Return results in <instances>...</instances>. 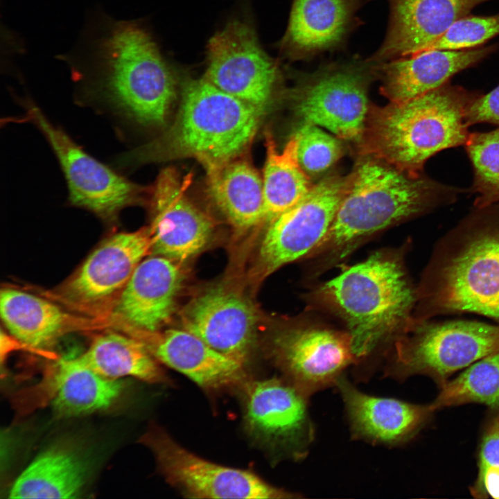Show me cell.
<instances>
[{
  "label": "cell",
  "instance_id": "35",
  "mask_svg": "<svg viewBox=\"0 0 499 499\" xmlns=\"http://www.w3.org/2000/svg\"><path fill=\"white\" fill-rule=\"evenodd\" d=\"M469 125L488 123L499 125V85L487 94H478L466 112Z\"/></svg>",
  "mask_w": 499,
  "mask_h": 499
},
{
  "label": "cell",
  "instance_id": "12",
  "mask_svg": "<svg viewBox=\"0 0 499 499\" xmlns=\"http://www.w3.org/2000/svg\"><path fill=\"white\" fill-rule=\"evenodd\" d=\"M367 83L365 67L325 66L297 88L295 111L304 122L324 127L339 139H360L367 121Z\"/></svg>",
  "mask_w": 499,
  "mask_h": 499
},
{
  "label": "cell",
  "instance_id": "2",
  "mask_svg": "<svg viewBox=\"0 0 499 499\" xmlns=\"http://www.w3.org/2000/svg\"><path fill=\"white\" fill-rule=\"evenodd\" d=\"M460 189L413 175L371 156L348 177L324 239L310 254L343 258L371 234L456 200ZM309 254V255H310Z\"/></svg>",
  "mask_w": 499,
  "mask_h": 499
},
{
  "label": "cell",
  "instance_id": "17",
  "mask_svg": "<svg viewBox=\"0 0 499 499\" xmlns=\"http://www.w3.org/2000/svg\"><path fill=\"white\" fill-rule=\"evenodd\" d=\"M184 329L244 365L255 343L257 314L251 302L225 287L207 290L182 310Z\"/></svg>",
  "mask_w": 499,
  "mask_h": 499
},
{
  "label": "cell",
  "instance_id": "26",
  "mask_svg": "<svg viewBox=\"0 0 499 499\" xmlns=\"http://www.w3.org/2000/svg\"><path fill=\"white\" fill-rule=\"evenodd\" d=\"M88 477V464L71 446L57 444L40 453L19 475L12 498L77 497Z\"/></svg>",
  "mask_w": 499,
  "mask_h": 499
},
{
  "label": "cell",
  "instance_id": "31",
  "mask_svg": "<svg viewBox=\"0 0 499 499\" xmlns=\"http://www.w3.org/2000/svg\"><path fill=\"white\" fill-rule=\"evenodd\" d=\"M464 145L474 173L475 207L499 204V128L469 134Z\"/></svg>",
  "mask_w": 499,
  "mask_h": 499
},
{
  "label": "cell",
  "instance_id": "28",
  "mask_svg": "<svg viewBox=\"0 0 499 499\" xmlns=\"http://www.w3.org/2000/svg\"><path fill=\"white\" fill-rule=\"evenodd\" d=\"M266 160L263 173L264 220L271 223L297 204L313 185L298 160V139L294 134L281 152L270 134L266 137Z\"/></svg>",
  "mask_w": 499,
  "mask_h": 499
},
{
  "label": "cell",
  "instance_id": "3",
  "mask_svg": "<svg viewBox=\"0 0 499 499\" xmlns=\"http://www.w3.org/2000/svg\"><path fill=\"white\" fill-rule=\"evenodd\" d=\"M318 296L344 321L354 367H359L393 338L404 335L415 322L412 312L417 289L398 254H372L324 283Z\"/></svg>",
  "mask_w": 499,
  "mask_h": 499
},
{
  "label": "cell",
  "instance_id": "23",
  "mask_svg": "<svg viewBox=\"0 0 499 499\" xmlns=\"http://www.w3.org/2000/svg\"><path fill=\"white\" fill-rule=\"evenodd\" d=\"M362 0H294L283 47L295 59L342 42Z\"/></svg>",
  "mask_w": 499,
  "mask_h": 499
},
{
  "label": "cell",
  "instance_id": "14",
  "mask_svg": "<svg viewBox=\"0 0 499 499\" xmlns=\"http://www.w3.org/2000/svg\"><path fill=\"white\" fill-rule=\"evenodd\" d=\"M151 254L146 229L116 234L85 260L62 288L65 301L84 310L113 307L139 263Z\"/></svg>",
  "mask_w": 499,
  "mask_h": 499
},
{
  "label": "cell",
  "instance_id": "34",
  "mask_svg": "<svg viewBox=\"0 0 499 499\" xmlns=\"http://www.w3.org/2000/svg\"><path fill=\"white\" fill-rule=\"evenodd\" d=\"M495 465H499V409H496L487 423L481 439L478 455V475L471 488L473 497L487 498L484 478L487 469Z\"/></svg>",
  "mask_w": 499,
  "mask_h": 499
},
{
  "label": "cell",
  "instance_id": "8",
  "mask_svg": "<svg viewBox=\"0 0 499 499\" xmlns=\"http://www.w3.org/2000/svg\"><path fill=\"white\" fill-rule=\"evenodd\" d=\"M155 457L161 474L171 485L190 498L290 499L299 493L278 488L245 470L202 458L177 444L157 426L141 438Z\"/></svg>",
  "mask_w": 499,
  "mask_h": 499
},
{
  "label": "cell",
  "instance_id": "22",
  "mask_svg": "<svg viewBox=\"0 0 499 499\" xmlns=\"http://www.w3.org/2000/svg\"><path fill=\"white\" fill-rule=\"evenodd\" d=\"M148 338L143 342L156 359L204 389L233 386L243 379L244 365L185 329H168Z\"/></svg>",
  "mask_w": 499,
  "mask_h": 499
},
{
  "label": "cell",
  "instance_id": "25",
  "mask_svg": "<svg viewBox=\"0 0 499 499\" xmlns=\"http://www.w3.org/2000/svg\"><path fill=\"white\" fill-rule=\"evenodd\" d=\"M0 311L10 335L36 349L51 346L60 337L85 323L51 301L13 288L1 290Z\"/></svg>",
  "mask_w": 499,
  "mask_h": 499
},
{
  "label": "cell",
  "instance_id": "5",
  "mask_svg": "<svg viewBox=\"0 0 499 499\" xmlns=\"http://www.w3.org/2000/svg\"><path fill=\"white\" fill-rule=\"evenodd\" d=\"M89 89L124 120L165 123L175 80L150 34L138 23L110 21L95 42Z\"/></svg>",
  "mask_w": 499,
  "mask_h": 499
},
{
  "label": "cell",
  "instance_id": "16",
  "mask_svg": "<svg viewBox=\"0 0 499 499\" xmlns=\"http://www.w3.org/2000/svg\"><path fill=\"white\" fill-rule=\"evenodd\" d=\"M190 177L173 168L161 171L152 189L153 220L151 254L183 261L198 254L209 242L211 219L189 198Z\"/></svg>",
  "mask_w": 499,
  "mask_h": 499
},
{
  "label": "cell",
  "instance_id": "36",
  "mask_svg": "<svg viewBox=\"0 0 499 499\" xmlns=\"http://www.w3.org/2000/svg\"><path fill=\"white\" fill-rule=\"evenodd\" d=\"M484 489L487 498L499 499V465L490 466L486 471Z\"/></svg>",
  "mask_w": 499,
  "mask_h": 499
},
{
  "label": "cell",
  "instance_id": "27",
  "mask_svg": "<svg viewBox=\"0 0 499 499\" xmlns=\"http://www.w3.org/2000/svg\"><path fill=\"white\" fill-rule=\"evenodd\" d=\"M211 198L234 227L246 229L264 220L263 180L238 157L206 170Z\"/></svg>",
  "mask_w": 499,
  "mask_h": 499
},
{
  "label": "cell",
  "instance_id": "20",
  "mask_svg": "<svg viewBox=\"0 0 499 499\" xmlns=\"http://www.w3.org/2000/svg\"><path fill=\"white\" fill-rule=\"evenodd\" d=\"M487 1L489 0H388L387 33L369 60L383 63L424 50L453 22Z\"/></svg>",
  "mask_w": 499,
  "mask_h": 499
},
{
  "label": "cell",
  "instance_id": "4",
  "mask_svg": "<svg viewBox=\"0 0 499 499\" xmlns=\"http://www.w3.org/2000/svg\"><path fill=\"white\" fill-rule=\"evenodd\" d=\"M264 113L204 78L188 81L173 123L159 138L121 155V166L193 157L206 170L235 159L254 139Z\"/></svg>",
  "mask_w": 499,
  "mask_h": 499
},
{
  "label": "cell",
  "instance_id": "21",
  "mask_svg": "<svg viewBox=\"0 0 499 499\" xmlns=\"http://www.w3.org/2000/svg\"><path fill=\"white\" fill-rule=\"evenodd\" d=\"M496 46L462 51L426 50L381 63V91L391 102L399 103L448 83L459 71L475 65Z\"/></svg>",
  "mask_w": 499,
  "mask_h": 499
},
{
  "label": "cell",
  "instance_id": "7",
  "mask_svg": "<svg viewBox=\"0 0 499 499\" xmlns=\"http://www.w3.org/2000/svg\"><path fill=\"white\" fill-rule=\"evenodd\" d=\"M499 351V326L478 321L415 320L396 342L385 377L404 380L425 375L439 386L455 371Z\"/></svg>",
  "mask_w": 499,
  "mask_h": 499
},
{
  "label": "cell",
  "instance_id": "19",
  "mask_svg": "<svg viewBox=\"0 0 499 499\" xmlns=\"http://www.w3.org/2000/svg\"><path fill=\"white\" fill-rule=\"evenodd\" d=\"M172 259H143L112 308L119 322L142 333H156L170 318L181 288L182 273Z\"/></svg>",
  "mask_w": 499,
  "mask_h": 499
},
{
  "label": "cell",
  "instance_id": "9",
  "mask_svg": "<svg viewBox=\"0 0 499 499\" xmlns=\"http://www.w3.org/2000/svg\"><path fill=\"white\" fill-rule=\"evenodd\" d=\"M207 50L204 78L265 114L279 71L261 46L253 28L243 21H231L210 38Z\"/></svg>",
  "mask_w": 499,
  "mask_h": 499
},
{
  "label": "cell",
  "instance_id": "10",
  "mask_svg": "<svg viewBox=\"0 0 499 499\" xmlns=\"http://www.w3.org/2000/svg\"><path fill=\"white\" fill-rule=\"evenodd\" d=\"M25 105L26 117L44 135L61 166L73 204L112 219L139 200L142 188L85 152L35 105Z\"/></svg>",
  "mask_w": 499,
  "mask_h": 499
},
{
  "label": "cell",
  "instance_id": "6",
  "mask_svg": "<svg viewBox=\"0 0 499 499\" xmlns=\"http://www.w3.org/2000/svg\"><path fill=\"white\" fill-rule=\"evenodd\" d=\"M478 94L446 83L399 103L376 107L362 134L364 152L413 175L437 152L465 144L468 108Z\"/></svg>",
  "mask_w": 499,
  "mask_h": 499
},
{
  "label": "cell",
  "instance_id": "11",
  "mask_svg": "<svg viewBox=\"0 0 499 499\" xmlns=\"http://www.w3.org/2000/svg\"><path fill=\"white\" fill-rule=\"evenodd\" d=\"M347 183L348 177L323 179L268 225L259 250L263 276L309 255L319 245L333 221Z\"/></svg>",
  "mask_w": 499,
  "mask_h": 499
},
{
  "label": "cell",
  "instance_id": "15",
  "mask_svg": "<svg viewBox=\"0 0 499 499\" xmlns=\"http://www.w3.org/2000/svg\"><path fill=\"white\" fill-rule=\"evenodd\" d=\"M246 401V420L252 430L295 461L308 455L316 430L309 411L310 397L286 379L254 382Z\"/></svg>",
  "mask_w": 499,
  "mask_h": 499
},
{
  "label": "cell",
  "instance_id": "1",
  "mask_svg": "<svg viewBox=\"0 0 499 499\" xmlns=\"http://www.w3.org/2000/svg\"><path fill=\"white\" fill-rule=\"evenodd\" d=\"M475 208L436 244L417 288L416 319L474 313L499 326V204Z\"/></svg>",
  "mask_w": 499,
  "mask_h": 499
},
{
  "label": "cell",
  "instance_id": "18",
  "mask_svg": "<svg viewBox=\"0 0 499 499\" xmlns=\"http://www.w3.org/2000/svg\"><path fill=\"white\" fill-rule=\"evenodd\" d=\"M335 387L344 405L351 438L372 445L394 447L406 443L435 412L430 404H414L363 392L344 374Z\"/></svg>",
  "mask_w": 499,
  "mask_h": 499
},
{
  "label": "cell",
  "instance_id": "32",
  "mask_svg": "<svg viewBox=\"0 0 499 499\" xmlns=\"http://www.w3.org/2000/svg\"><path fill=\"white\" fill-rule=\"evenodd\" d=\"M295 134L298 139V160L308 175L326 170L341 156L339 138L325 132L318 125L304 122Z\"/></svg>",
  "mask_w": 499,
  "mask_h": 499
},
{
  "label": "cell",
  "instance_id": "30",
  "mask_svg": "<svg viewBox=\"0 0 499 499\" xmlns=\"http://www.w3.org/2000/svg\"><path fill=\"white\" fill-rule=\"evenodd\" d=\"M439 387L430 403L435 411L471 403L499 409V351L478 360Z\"/></svg>",
  "mask_w": 499,
  "mask_h": 499
},
{
  "label": "cell",
  "instance_id": "13",
  "mask_svg": "<svg viewBox=\"0 0 499 499\" xmlns=\"http://www.w3.org/2000/svg\"><path fill=\"white\" fill-rule=\"evenodd\" d=\"M272 353L286 380L309 397L335 387L346 369L356 365L347 333L316 326L279 332L272 339Z\"/></svg>",
  "mask_w": 499,
  "mask_h": 499
},
{
  "label": "cell",
  "instance_id": "33",
  "mask_svg": "<svg viewBox=\"0 0 499 499\" xmlns=\"http://www.w3.org/2000/svg\"><path fill=\"white\" fill-rule=\"evenodd\" d=\"M498 35L499 15H468L453 22L439 37L423 51H462L473 49Z\"/></svg>",
  "mask_w": 499,
  "mask_h": 499
},
{
  "label": "cell",
  "instance_id": "24",
  "mask_svg": "<svg viewBox=\"0 0 499 499\" xmlns=\"http://www.w3.org/2000/svg\"><path fill=\"white\" fill-rule=\"evenodd\" d=\"M41 385L49 393L53 410L62 417L105 410L123 388L120 380L107 378L92 369L81 354L59 359Z\"/></svg>",
  "mask_w": 499,
  "mask_h": 499
},
{
  "label": "cell",
  "instance_id": "29",
  "mask_svg": "<svg viewBox=\"0 0 499 499\" xmlns=\"http://www.w3.org/2000/svg\"><path fill=\"white\" fill-rule=\"evenodd\" d=\"M81 356L92 369L107 378L132 376L150 383L165 380L146 344L119 333L100 335Z\"/></svg>",
  "mask_w": 499,
  "mask_h": 499
}]
</instances>
